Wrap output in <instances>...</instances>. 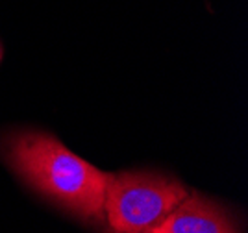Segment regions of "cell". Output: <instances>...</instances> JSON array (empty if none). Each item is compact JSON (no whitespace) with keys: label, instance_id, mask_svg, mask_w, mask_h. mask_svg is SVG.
<instances>
[{"label":"cell","instance_id":"obj_1","mask_svg":"<svg viewBox=\"0 0 248 233\" xmlns=\"http://www.w3.org/2000/svg\"><path fill=\"white\" fill-rule=\"evenodd\" d=\"M6 163L35 191L80 218H102L108 172L45 132H15L2 144Z\"/></svg>","mask_w":248,"mask_h":233},{"label":"cell","instance_id":"obj_4","mask_svg":"<svg viewBox=\"0 0 248 233\" xmlns=\"http://www.w3.org/2000/svg\"><path fill=\"white\" fill-rule=\"evenodd\" d=\"M2 58H4V47H2V43H0V63H2Z\"/></svg>","mask_w":248,"mask_h":233},{"label":"cell","instance_id":"obj_3","mask_svg":"<svg viewBox=\"0 0 248 233\" xmlns=\"http://www.w3.org/2000/svg\"><path fill=\"white\" fill-rule=\"evenodd\" d=\"M146 233H239L226 209L198 193L187 196Z\"/></svg>","mask_w":248,"mask_h":233},{"label":"cell","instance_id":"obj_2","mask_svg":"<svg viewBox=\"0 0 248 233\" xmlns=\"http://www.w3.org/2000/svg\"><path fill=\"white\" fill-rule=\"evenodd\" d=\"M186 196L178 180L155 171L108 174L104 217L115 233H146Z\"/></svg>","mask_w":248,"mask_h":233}]
</instances>
